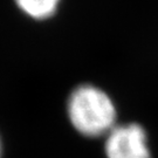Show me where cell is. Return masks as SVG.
Here are the masks:
<instances>
[{"label": "cell", "mask_w": 158, "mask_h": 158, "mask_svg": "<svg viewBox=\"0 0 158 158\" xmlns=\"http://www.w3.org/2000/svg\"><path fill=\"white\" fill-rule=\"evenodd\" d=\"M0 157H1V142H0Z\"/></svg>", "instance_id": "277c9868"}, {"label": "cell", "mask_w": 158, "mask_h": 158, "mask_svg": "<svg viewBox=\"0 0 158 158\" xmlns=\"http://www.w3.org/2000/svg\"><path fill=\"white\" fill-rule=\"evenodd\" d=\"M61 0H15L18 7L35 20H45L53 17Z\"/></svg>", "instance_id": "3957f363"}, {"label": "cell", "mask_w": 158, "mask_h": 158, "mask_svg": "<svg viewBox=\"0 0 158 158\" xmlns=\"http://www.w3.org/2000/svg\"><path fill=\"white\" fill-rule=\"evenodd\" d=\"M107 158H151L144 128L137 123L115 125L106 136Z\"/></svg>", "instance_id": "7a4b0ae2"}, {"label": "cell", "mask_w": 158, "mask_h": 158, "mask_svg": "<svg viewBox=\"0 0 158 158\" xmlns=\"http://www.w3.org/2000/svg\"><path fill=\"white\" fill-rule=\"evenodd\" d=\"M69 121L81 135L85 137L107 136L116 125V108L111 98L90 85L75 88L68 98Z\"/></svg>", "instance_id": "6da1fadb"}]
</instances>
